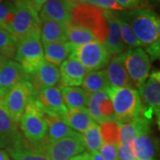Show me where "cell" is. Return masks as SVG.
I'll return each mask as SVG.
<instances>
[{
	"instance_id": "6da1fadb",
	"label": "cell",
	"mask_w": 160,
	"mask_h": 160,
	"mask_svg": "<svg viewBox=\"0 0 160 160\" xmlns=\"http://www.w3.org/2000/svg\"><path fill=\"white\" fill-rule=\"evenodd\" d=\"M131 27L133 34L143 46L151 60L160 58V39L149 9H132L127 12H117Z\"/></svg>"
},
{
	"instance_id": "7a4b0ae2",
	"label": "cell",
	"mask_w": 160,
	"mask_h": 160,
	"mask_svg": "<svg viewBox=\"0 0 160 160\" xmlns=\"http://www.w3.org/2000/svg\"><path fill=\"white\" fill-rule=\"evenodd\" d=\"M106 92L113 105L115 118L120 124L142 116L143 104L136 89L132 87H109Z\"/></svg>"
},
{
	"instance_id": "3957f363",
	"label": "cell",
	"mask_w": 160,
	"mask_h": 160,
	"mask_svg": "<svg viewBox=\"0 0 160 160\" xmlns=\"http://www.w3.org/2000/svg\"><path fill=\"white\" fill-rule=\"evenodd\" d=\"M69 23L89 29L94 35L95 39L102 44L109 33L104 10L88 3L78 5L70 10Z\"/></svg>"
},
{
	"instance_id": "277c9868",
	"label": "cell",
	"mask_w": 160,
	"mask_h": 160,
	"mask_svg": "<svg viewBox=\"0 0 160 160\" xmlns=\"http://www.w3.org/2000/svg\"><path fill=\"white\" fill-rule=\"evenodd\" d=\"M12 3L15 12L11 26L12 36L18 42L29 37L40 38L41 20L38 12L22 0H15Z\"/></svg>"
},
{
	"instance_id": "5b68a950",
	"label": "cell",
	"mask_w": 160,
	"mask_h": 160,
	"mask_svg": "<svg viewBox=\"0 0 160 160\" xmlns=\"http://www.w3.org/2000/svg\"><path fill=\"white\" fill-rule=\"evenodd\" d=\"M36 97L29 80H23L6 92L0 106L14 123H19L27 105Z\"/></svg>"
},
{
	"instance_id": "8992f818",
	"label": "cell",
	"mask_w": 160,
	"mask_h": 160,
	"mask_svg": "<svg viewBox=\"0 0 160 160\" xmlns=\"http://www.w3.org/2000/svg\"><path fill=\"white\" fill-rule=\"evenodd\" d=\"M20 126L23 136L29 142L38 143L45 140L48 129L47 120L35 99L27 105L20 120Z\"/></svg>"
},
{
	"instance_id": "52a82bcc",
	"label": "cell",
	"mask_w": 160,
	"mask_h": 160,
	"mask_svg": "<svg viewBox=\"0 0 160 160\" xmlns=\"http://www.w3.org/2000/svg\"><path fill=\"white\" fill-rule=\"evenodd\" d=\"M121 54L132 86L139 89L149 78L151 68L149 56L142 47L129 48Z\"/></svg>"
},
{
	"instance_id": "ba28073f",
	"label": "cell",
	"mask_w": 160,
	"mask_h": 160,
	"mask_svg": "<svg viewBox=\"0 0 160 160\" xmlns=\"http://www.w3.org/2000/svg\"><path fill=\"white\" fill-rule=\"evenodd\" d=\"M14 59L29 76L36 72L46 62L40 38L29 37L20 40Z\"/></svg>"
},
{
	"instance_id": "9c48e42d",
	"label": "cell",
	"mask_w": 160,
	"mask_h": 160,
	"mask_svg": "<svg viewBox=\"0 0 160 160\" xmlns=\"http://www.w3.org/2000/svg\"><path fill=\"white\" fill-rule=\"evenodd\" d=\"M72 53L78 61L90 71L104 69L110 61V55L104 45L97 40L75 47Z\"/></svg>"
},
{
	"instance_id": "30bf717a",
	"label": "cell",
	"mask_w": 160,
	"mask_h": 160,
	"mask_svg": "<svg viewBox=\"0 0 160 160\" xmlns=\"http://www.w3.org/2000/svg\"><path fill=\"white\" fill-rule=\"evenodd\" d=\"M85 150L86 146L82 135L76 132L72 135L49 144L46 155L50 160H70Z\"/></svg>"
},
{
	"instance_id": "8fae6325",
	"label": "cell",
	"mask_w": 160,
	"mask_h": 160,
	"mask_svg": "<svg viewBox=\"0 0 160 160\" xmlns=\"http://www.w3.org/2000/svg\"><path fill=\"white\" fill-rule=\"evenodd\" d=\"M35 100L46 116H63L68 110L63 102L61 89L56 86L39 91L36 94Z\"/></svg>"
},
{
	"instance_id": "7c38bea8",
	"label": "cell",
	"mask_w": 160,
	"mask_h": 160,
	"mask_svg": "<svg viewBox=\"0 0 160 160\" xmlns=\"http://www.w3.org/2000/svg\"><path fill=\"white\" fill-rule=\"evenodd\" d=\"M48 145L46 138L38 143L29 142L23 138L20 142L6 150L14 160H50L46 155Z\"/></svg>"
},
{
	"instance_id": "4fadbf2b",
	"label": "cell",
	"mask_w": 160,
	"mask_h": 160,
	"mask_svg": "<svg viewBox=\"0 0 160 160\" xmlns=\"http://www.w3.org/2000/svg\"><path fill=\"white\" fill-rule=\"evenodd\" d=\"M87 73V69L71 53L60 66L61 81L59 87L80 86Z\"/></svg>"
},
{
	"instance_id": "5bb4252c",
	"label": "cell",
	"mask_w": 160,
	"mask_h": 160,
	"mask_svg": "<svg viewBox=\"0 0 160 160\" xmlns=\"http://www.w3.org/2000/svg\"><path fill=\"white\" fill-rule=\"evenodd\" d=\"M28 80L33 87L35 94H37L45 88L52 87L60 84V69L57 66L45 62L36 72L29 75Z\"/></svg>"
},
{
	"instance_id": "9a60e30c",
	"label": "cell",
	"mask_w": 160,
	"mask_h": 160,
	"mask_svg": "<svg viewBox=\"0 0 160 160\" xmlns=\"http://www.w3.org/2000/svg\"><path fill=\"white\" fill-rule=\"evenodd\" d=\"M104 15L108 23L109 33L103 45L110 56L118 55L124 52L126 49V45L124 44L120 34L118 20L115 12L104 10Z\"/></svg>"
},
{
	"instance_id": "2e32d148",
	"label": "cell",
	"mask_w": 160,
	"mask_h": 160,
	"mask_svg": "<svg viewBox=\"0 0 160 160\" xmlns=\"http://www.w3.org/2000/svg\"><path fill=\"white\" fill-rule=\"evenodd\" d=\"M28 79L29 75L17 62L6 60L0 65V90L8 91L18 83Z\"/></svg>"
},
{
	"instance_id": "e0dca14e",
	"label": "cell",
	"mask_w": 160,
	"mask_h": 160,
	"mask_svg": "<svg viewBox=\"0 0 160 160\" xmlns=\"http://www.w3.org/2000/svg\"><path fill=\"white\" fill-rule=\"evenodd\" d=\"M105 72L109 87H132V84L123 62L121 53L116 55L111 61H109Z\"/></svg>"
},
{
	"instance_id": "ac0fdd59",
	"label": "cell",
	"mask_w": 160,
	"mask_h": 160,
	"mask_svg": "<svg viewBox=\"0 0 160 160\" xmlns=\"http://www.w3.org/2000/svg\"><path fill=\"white\" fill-rule=\"evenodd\" d=\"M38 15L41 21L51 20L66 24L70 21V8L65 0H48L42 6Z\"/></svg>"
},
{
	"instance_id": "d6986e66",
	"label": "cell",
	"mask_w": 160,
	"mask_h": 160,
	"mask_svg": "<svg viewBox=\"0 0 160 160\" xmlns=\"http://www.w3.org/2000/svg\"><path fill=\"white\" fill-rule=\"evenodd\" d=\"M149 130V121L142 115L137 118L120 124L119 144L132 145L140 133Z\"/></svg>"
},
{
	"instance_id": "ffe728a7",
	"label": "cell",
	"mask_w": 160,
	"mask_h": 160,
	"mask_svg": "<svg viewBox=\"0 0 160 160\" xmlns=\"http://www.w3.org/2000/svg\"><path fill=\"white\" fill-rule=\"evenodd\" d=\"M0 137L3 146L9 149L22 141L24 136L18 129L17 124L14 123L7 115L4 109L0 106Z\"/></svg>"
},
{
	"instance_id": "44dd1931",
	"label": "cell",
	"mask_w": 160,
	"mask_h": 160,
	"mask_svg": "<svg viewBox=\"0 0 160 160\" xmlns=\"http://www.w3.org/2000/svg\"><path fill=\"white\" fill-rule=\"evenodd\" d=\"M75 47L67 41L55 42L43 45L45 60L47 62L55 66H61L62 63L67 60L73 52Z\"/></svg>"
},
{
	"instance_id": "7402d4cb",
	"label": "cell",
	"mask_w": 160,
	"mask_h": 160,
	"mask_svg": "<svg viewBox=\"0 0 160 160\" xmlns=\"http://www.w3.org/2000/svg\"><path fill=\"white\" fill-rule=\"evenodd\" d=\"M46 117L48 125L46 140L48 144L57 142L63 138L68 137L76 132L66 123V121L63 118V116H46Z\"/></svg>"
},
{
	"instance_id": "603a6c76",
	"label": "cell",
	"mask_w": 160,
	"mask_h": 160,
	"mask_svg": "<svg viewBox=\"0 0 160 160\" xmlns=\"http://www.w3.org/2000/svg\"><path fill=\"white\" fill-rule=\"evenodd\" d=\"M66 24L51 20L41 21L40 38L42 45L66 41Z\"/></svg>"
},
{
	"instance_id": "cb8c5ba5",
	"label": "cell",
	"mask_w": 160,
	"mask_h": 160,
	"mask_svg": "<svg viewBox=\"0 0 160 160\" xmlns=\"http://www.w3.org/2000/svg\"><path fill=\"white\" fill-rule=\"evenodd\" d=\"M61 89L64 104L68 109H86L88 94L79 86H64Z\"/></svg>"
},
{
	"instance_id": "d4e9b609",
	"label": "cell",
	"mask_w": 160,
	"mask_h": 160,
	"mask_svg": "<svg viewBox=\"0 0 160 160\" xmlns=\"http://www.w3.org/2000/svg\"><path fill=\"white\" fill-rule=\"evenodd\" d=\"M63 118L72 130L79 133H84L93 123H95L87 109H68L63 115Z\"/></svg>"
},
{
	"instance_id": "484cf974",
	"label": "cell",
	"mask_w": 160,
	"mask_h": 160,
	"mask_svg": "<svg viewBox=\"0 0 160 160\" xmlns=\"http://www.w3.org/2000/svg\"><path fill=\"white\" fill-rule=\"evenodd\" d=\"M139 94L142 100L149 109H153L160 107V82L149 77L139 89Z\"/></svg>"
},
{
	"instance_id": "4316f807",
	"label": "cell",
	"mask_w": 160,
	"mask_h": 160,
	"mask_svg": "<svg viewBox=\"0 0 160 160\" xmlns=\"http://www.w3.org/2000/svg\"><path fill=\"white\" fill-rule=\"evenodd\" d=\"M132 147L137 160H155L157 149L150 136V131L140 133L133 141Z\"/></svg>"
},
{
	"instance_id": "83f0119b",
	"label": "cell",
	"mask_w": 160,
	"mask_h": 160,
	"mask_svg": "<svg viewBox=\"0 0 160 160\" xmlns=\"http://www.w3.org/2000/svg\"><path fill=\"white\" fill-rule=\"evenodd\" d=\"M83 89L87 94H92L101 91H106L109 87L105 69L92 70L87 72L83 81Z\"/></svg>"
},
{
	"instance_id": "f1b7e54d",
	"label": "cell",
	"mask_w": 160,
	"mask_h": 160,
	"mask_svg": "<svg viewBox=\"0 0 160 160\" xmlns=\"http://www.w3.org/2000/svg\"><path fill=\"white\" fill-rule=\"evenodd\" d=\"M95 40L94 35L89 29L75 26L69 22L66 24V41L74 47L86 45Z\"/></svg>"
},
{
	"instance_id": "f546056e",
	"label": "cell",
	"mask_w": 160,
	"mask_h": 160,
	"mask_svg": "<svg viewBox=\"0 0 160 160\" xmlns=\"http://www.w3.org/2000/svg\"><path fill=\"white\" fill-rule=\"evenodd\" d=\"M120 123L116 119L104 121L100 125V132L103 143L119 144Z\"/></svg>"
},
{
	"instance_id": "4dcf8cb0",
	"label": "cell",
	"mask_w": 160,
	"mask_h": 160,
	"mask_svg": "<svg viewBox=\"0 0 160 160\" xmlns=\"http://www.w3.org/2000/svg\"><path fill=\"white\" fill-rule=\"evenodd\" d=\"M18 41L8 31L0 28V54L6 60L16 55Z\"/></svg>"
},
{
	"instance_id": "1f68e13d",
	"label": "cell",
	"mask_w": 160,
	"mask_h": 160,
	"mask_svg": "<svg viewBox=\"0 0 160 160\" xmlns=\"http://www.w3.org/2000/svg\"><path fill=\"white\" fill-rule=\"evenodd\" d=\"M81 135L85 143L86 149H88L90 152L98 151L103 144L101 132H100V126L96 123H93Z\"/></svg>"
},
{
	"instance_id": "d6a6232c",
	"label": "cell",
	"mask_w": 160,
	"mask_h": 160,
	"mask_svg": "<svg viewBox=\"0 0 160 160\" xmlns=\"http://www.w3.org/2000/svg\"><path fill=\"white\" fill-rule=\"evenodd\" d=\"M15 6L9 0L0 2V28L11 32V26L14 17ZM11 34V33H10Z\"/></svg>"
},
{
	"instance_id": "836d02e7",
	"label": "cell",
	"mask_w": 160,
	"mask_h": 160,
	"mask_svg": "<svg viewBox=\"0 0 160 160\" xmlns=\"http://www.w3.org/2000/svg\"><path fill=\"white\" fill-rule=\"evenodd\" d=\"M116 12V15L118 17V20L120 34H121V38H122V40H123L124 44L126 45V46H128L129 48L141 47L142 46H141V43L136 38L135 35L133 34L131 27L129 26V24L126 22L123 18L120 17L117 12Z\"/></svg>"
},
{
	"instance_id": "e575fe53",
	"label": "cell",
	"mask_w": 160,
	"mask_h": 160,
	"mask_svg": "<svg viewBox=\"0 0 160 160\" xmlns=\"http://www.w3.org/2000/svg\"><path fill=\"white\" fill-rule=\"evenodd\" d=\"M88 4L105 11L123 12L125 10L116 2V0H89Z\"/></svg>"
},
{
	"instance_id": "d590c367",
	"label": "cell",
	"mask_w": 160,
	"mask_h": 160,
	"mask_svg": "<svg viewBox=\"0 0 160 160\" xmlns=\"http://www.w3.org/2000/svg\"><path fill=\"white\" fill-rule=\"evenodd\" d=\"M99 108H100V111H101V114L102 116L104 121L116 119L113 105H112V102L108 96V94L101 100L100 104H99Z\"/></svg>"
},
{
	"instance_id": "8d00e7d4",
	"label": "cell",
	"mask_w": 160,
	"mask_h": 160,
	"mask_svg": "<svg viewBox=\"0 0 160 160\" xmlns=\"http://www.w3.org/2000/svg\"><path fill=\"white\" fill-rule=\"evenodd\" d=\"M118 146L116 144L103 143L100 148V154L106 160H118Z\"/></svg>"
},
{
	"instance_id": "74e56055",
	"label": "cell",
	"mask_w": 160,
	"mask_h": 160,
	"mask_svg": "<svg viewBox=\"0 0 160 160\" xmlns=\"http://www.w3.org/2000/svg\"><path fill=\"white\" fill-rule=\"evenodd\" d=\"M118 160H137L132 145L118 144Z\"/></svg>"
},
{
	"instance_id": "f35d334b",
	"label": "cell",
	"mask_w": 160,
	"mask_h": 160,
	"mask_svg": "<svg viewBox=\"0 0 160 160\" xmlns=\"http://www.w3.org/2000/svg\"><path fill=\"white\" fill-rule=\"evenodd\" d=\"M121 7L126 9H146L145 7L149 4L145 0H116Z\"/></svg>"
},
{
	"instance_id": "ab89813d",
	"label": "cell",
	"mask_w": 160,
	"mask_h": 160,
	"mask_svg": "<svg viewBox=\"0 0 160 160\" xmlns=\"http://www.w3.org/2000/svg\"><path fill=\"white\" fill-rule=\"evenodd\" d=\"M25 1L27 3H29V5L34 8L35 11L39 12L42 6H44L48 0H25Z\"/></svg>"
},
{
	"instance_id": "60d3db41",
	"label": "cell",
	"mask_w": 160,
	"mask_h": 160,
	"mask_svg": "<svg viewBox=\"0 0 160 160\" xmlns=\"http://www.w3.org/2000/svg\"><path fill=\"white\" fill-rule=\"evenodd\" d=\"M67 5L69 6L70 10L74 7V6H78V5H81V4H86L89 2V0H65Z\"/></svg>"
},
{
	"instance_id": "b9f144b4",
	"label": "cell",
	"mask_w": 160,
	"mask_h": 160,
	"mask_svg": "<svg viewBox=\"0 0 160 160\" xmlns=\"http://www.w3.org/2000/svg\"><path fill=\"white\" fill-rule=\"evenodd\" d=\"M89 160H106L103 158L100 152L98 151H92L89 153Z\"/></svg>"
},
{
	"instance_id": "7bdbcfd3",
	"label": "cell",
	"mask_w": 160,
	"mask_h": 160,
	"mask_svg": "<svg viewBox=\"0 0 160 160\" xmlns=\"http://www.w3.org/2000/svg\"><path fill=\"white\" fill-rule=\"evenodd\" d=\"M152 16H153V20H154L155 25L157 27V30H158V36H159V39H160V17L153 12L152 13Z\"/></svg>"
},
{
	"instance_id": "ee69618b",
	"label": "cell",
	"mask_w": 160,
	"mask_h": 160,
	"mask_svg": "<svg viewBox=\"0 0 160 160\" xmlns=\"http://www.w3.org/2000/svg\"><path fill=\"white\" fill-rule=\"evenodd\" d=\"M89 158V153L87 152H83L82 154L78 155L74 158H72L70 160H87Z\"/></svg>"
},
{
	"instance_id": "f6af8a7d",
	"label": "cell",
	"mask_w": 160,
	"mask_h": 160,
	"mask_svg": "<svg viewBox=\"0 0 160 160\" xmlns=\"http://www.w3.org/2000/svg\"><path fill=\"white\" fill-rule=\"evenodd\" d=\"M0 160H10V155L6 149H0Z\"/></svg>"
},
{
	"instance_id": "bcb514c9",
	"label": "cell",
	"mask_w": 160,
	"mask_h": 160,
	"mask_svg": "<svg viewBox=\"0 0 160 160\" xmlns=\"http://www.w3.org/2000/svg\"><path fill=\"white\" fill-rule=\"evenodd\" d=\"M150 77L160 82V70H158V71H155V72H153L152 74L150 75Z\"/></svg>"
},
{
	"instance_id": "7dc6e473",
	"label": "cell",
	"mask_w": 160,
	"mask_h": 160,
	"mask_svg": "<svg viewBox=\"0 0 160 160\" xmlns=\"http://www.w3.org/2000/svg\"><path fill=\"white\" fill-rule=\"evenodd\" d=\"M157 116V123H158V128H159L160 131V114L156 115Z\"/></svg>"
},
{
	"instance_id": "c3c4849f",
	"label": "cell",
	"mask_w": 160,
	"mask_h": 160,
	"mask_svg": "<svg viewBox=\"0 0 160 160\" xmlns=\"http://www.w3.org/2000/svg\"><path fill=\"white\" fill-rule=\"evenodd\" d=\"M153 111L155 112V114L158 115V114H160V107H158V108H155V109H152Z\"/></svg>"
},
{
	"instance_id": "681fc988",
	"label": "cell",
	"mask_w": 160,
	"mask_h": 160,
	"mask_svg": "<svg viewBox=\"0 0 160 160\" xmlns=\"http://www.w3.org/2000/svg\"><path fill=\"white\" fill-rule=\"evenodd\" d=\"M6 58H4L2 55H1V54H0V65H2L3 63L6 62Z\"/></svg>"
},
{
	"instance_id": "f907efd6",
	"label": "cell",
	"mask_w": 160,
	"mask_h": 160,
	"mask_svg": "<svg viewBox=\"0 0 160 160\" xmlns=\"http://www.w3.org/2000/svg\"><path fill=\"white\" fill-rule=\"evenodd\" d=\"M4 146H3V142H2V140H1V137H0V149H3Z\"/></svg>"
},
{
	"instance_id": "816d5d0a",
	"label": "cell",
	"mask_w": 160,
	"mask_h": 160,
	"mask_svg": "<svg viewBox=\"0 0 160 160\" xmlns=\"http://www.w3.org/2000/svg\"><path fill=\"white\" fill-rule=\"evenodd\" d=\"M145 1H146V2H147L148 4H149V3H154V2H155L154 0H145Z\"/></svg>"
},
{
	"instance_id": "f5cc1de1",
	"label": "cell",
	"mask_w": 160,
	"mask_h": 160,
	"mask_svg": "<svg viewBox=\"0 0 160 160\" xmlns=\"http://www.w3.org/2000/svg\"><path fill=\"white\" fill-rule=\"evenodd\" d=\"M155 2H157V3H160V0H154Z\"/></svg>"
},
{
	"instance_id": "db71d44e",
	"label": "cell",
	"mask_w": 160,
	"mask_h": 160,
	"mask_svg": "<svg viewBox=\"0 0 160 160\" xmlns=\"http://www.w3.org/2000/svg\"><path fill=\"white\" fill-rule=\"evenodd\" d=\"M3 1H5V0H0V2H3Z\"/></svg>"
},
{
	"instance_id": "11a10c76",
	"label": "cell",
	"mask_w": 160,
	"mask_h": 160,
	"mask_svg": "<svg viewBox=\"0 0 160 160\" xmlns=\"http://www.w3.org/2000/svg\"><path fill=\"white\" fill-rule=\"evenodd\" d=\"M87 160H89V158H88V159H87Z\"/></svg>"
}]
</instances>
